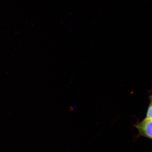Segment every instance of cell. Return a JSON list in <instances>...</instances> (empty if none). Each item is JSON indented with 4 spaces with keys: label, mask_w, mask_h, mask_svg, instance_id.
<instances>
[{
    "label": "cell",
    "mask_w": 152,
    "mask_h": 152,
    "mask_svg": "<svg viewBox=\"0 0 152 152\" xmlns=\"http://www.w3.org/2000/svg\"><path fill=\"white\" fill-rule=\"evenodd\" d=\"M136 127L140 135L152 140V120L145 119L136 125Z\"/></svg>",
    "instance_id": "obj_1"
},
{
    "label": "cell",
    "mask_w": 152,
    "mask_h": 152,
    "mask_svg": "<svg viewBox=\"0 0 152 152\" xmlns=\"http://www.w3.org/2000/svg\"><path fill=\"white\" fill-rule=\"evenodd\" d=\"M151 100V99H150ZM145 119L152 120V100H151V102L147 110L146 117Z\"/></svg>",
    "instance_id": "obj_2"
},
{
    "label": "cell",
    "mask_w": 152,
    "mask_h": 152,
    "mask_svg": "<svg viewBox=\"0 0 152 152\" xmlns=\"http://www.w3.org/2000/svg\"><path fill=\"white\" fill-rule=\"evenodd\" d=\"M150 99L152 100V95L150 96Z\"/></svg>",
    "instance_id": "obj_3"
}]
</instances>
